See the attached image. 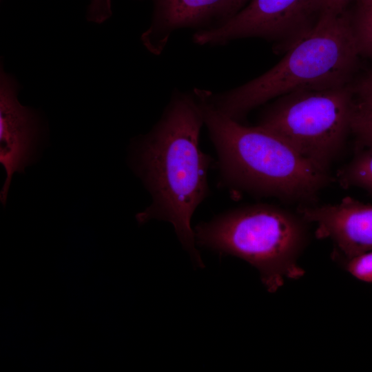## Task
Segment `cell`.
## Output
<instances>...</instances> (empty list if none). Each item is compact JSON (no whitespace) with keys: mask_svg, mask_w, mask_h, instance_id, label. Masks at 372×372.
Listing matches in <instances>:
<instances>
[{"mask_svg":"<svg viewBox=\"0 0 372 372\" xmlns=\"http://www.w3.org/2000/svg\"><path fill=\"white\" fill-rule=\"evenodd\" d=\"M204 121L192 92L175 89L161 118L136 141L133 165L152 197L136 215L139 225L152 219L170 223L183 248L200 267L192 217L209 192L208 171L213 159L199 146Z\"/></svg>","mask_w":372,"mask_h":372,"instance_id":"obj_1","label":"cell"},{"mask_svg":"<svg viewBox=\"0 0 372 372\" xmlns=\"http://www.w3.org/2000/svg\"><path fill=\"white\" fill-rule=\"evenodd\" d=\"M204 125L215 147L220 184L229 189L313 204L331 180L328 170L259 125L246 126L218 110L194 88Z\"/></svg>","mask_w":372,"mask_h":372,"instance_id":"obj_2","label":"cell"},{"mask_svg":"<svg viewBox=\"0 0 372 372\" xmlns=\"http://www.w3.org/2000/svg\"><path fill=\"white\" fill-rule=\"evenodd\" d=\"M359 56L346 12H322L313 28L265 73L227 91H203L218 110L240 122L254 108L291 92L349 84Z\"/></svg>","mask_w":372,"mask_h":372,"instance_id":"obj_3","label":"cell"},{"mask_svg":"<svg viewBox=\"0 0 372 372\" xmlns=\"http://www.w3.org/2000/svg\"><path fill=\"white\" fill-rule=\"evenodd\" d=\"M305 223L299 214L278 206L256 204L200 223L194 233L198 246L256 267L265 287L273 293L285 279L304 275L297 260L307 241Z\"/></svg>","mask_w":372,"mask_h":372,"instance_id":"obj_4","label":"cell"},{"mask_svg":"<svg viewBox=\"0 0 372 372\" xmlns=\"http://www.w3.org/2000/svg\"><path fill=\"white\" fill-rule=\"evenodd\" d=\"M354 112L349 84L299 89L278 97L264 111L258 125L282 137L306 158L328 170L351 132Z\"/></svg>","mask_w":372,"mask_h":372,"instance_id":"obj_5","label":"cell"},{"mask_svg":"<svg viewBox=\"0 0 372 372\" xmlns=\"http://www.w3.org/2000/svg\"><path fill=\"white\" fill-rule=\"evenodd\" d=\"M321 14V0H250L221 25L196 31L192 41L216 46L256 37L276 42V52L287 50L313 28Z\"/></svg>","mask_w":372,"mask_h":372,"instance_id":"obj_6","label":"cell"},{"mask_svg":"<svg viewBox=\"0 0 372 372\" xmlns=\"http://www.w3.org/2000/svg\"><path fill=\"white\" fill-rule=\"evenodd\" d=\"M0 76V162L6 172L0 198L5 205L13 173H23L31 163L40 124L37 112L18 101L19 84L2 65Z\"/></svg>","mask_w":372,"mask_h":372,"instance_id":"obj_7","label":"cell"},{"mask_svg":"<svg viewBox=\"0 0 372 372\" xmlns=\"http://www.w3.org/2000/svg\"><path fill=\"white\" fill-rule=\"evenodd\" d=\"M298 213L316 225L318 238L334 242L342 258L372 250V205L346 197L335 204L300 205Z\"/></svg>","mask_w":372,"mask_h":372,"instance_id":"obj_8","label":"cell"},{"mask_svg":"<svg viewBox=\"0 0 372 372\" xmlns=\"http://www.w3.org/2000/svg\"><path fill=\"white\" fill-rule=\"evenodd\" d=\"M151 23L141 40L146 49L160 55L177 30L218 27L234 15L235 0H151Z\"/></svg>","mask_w":372,"mask_h":372,"instance_id":"obj_9","label":"cell"},{"mask_svg":"<svg viewBox=\"0 0 372 372\" xmlns=\"http://www.w3.org/2000/svg\"><path fill=\"white\" fill-rule=\"evenodd\" d=\"M337 174V180L345 188L358 187L372 194V146L364 147Z\"/></svg>","mask_w":372,"mask_h":372,"instance_id":"obj_10","label":"cell"},{"mask_svg":"<svg viewBox=\"0 0 372 372\" xmlns=\"http://www.w3.org/2000/svg\"><path fill=\"white\" fill-rule=\"evenodd\" d=\"M351 23L360 55L372 59V3L360 5Z\"/></svg>","mask_w":372,"mask_h":372,"instance_id":"obj_11","label":"cell"},{"mask_svg":"<svg viewBox=\"0 0 372 372\" xmlns=\"http://www.w3.org/2000/svg\"><path fill=\"white\" fill-rule=\"evenodd\" d=\"M352 88L355 112L372 116V70Z\"/></svg>","mask_w":372,"mask_h":372,"instance_id":"obj_12","label":"cell"},{"mask_svg":"<svg viewBox=\"0 0 372 372\" xmlns=\"http://www.w3.org/2000/svg\"><path fill=\"white\" fill-rule=\"evenodd\" d=\"M346 271L356 279L372 283V250L349 258H343Z\"/></svg>","mask_w":372,"mask_h":372,"instance_id":"obj_13","label":"cell"},{"mask_svg":"<svg viewBox=\"0 0 372 372\" xmlns=\"http://www.w3.org/2000/svg\"><path fill=\"white\" fill-rule=\"evenodd\" d=\"M351 132L362 147L372 146V116L354 112Z\"/></svg>","mask_w":372,"mask_h":372,"instance_id":"obj_14","label":"cell"},{"mask_svg":"<svg viewBox=\"0 0 372 372\" xmlns=\"http://www.w3.org/2000/svg\"><path fill=\"white\" fill-rule=\"evenodd\" d=\"M112 14L111 0H91L86 17L89 21L101 23L109 19Z\"/></svg>","mask_w":372,"mask_h":372,"instance_id":"obj_15","label":"cell"},{"mask_svg":"<svg viewBox=\"0 0 372 372\" xmlns=\"http://www.w3.org/2000/svg\"><path fill=\"white\" fill-rule=\"evenodd\" d=\"M350 0H321L322 13L330 12L342 14L345 12V8Z\"/></svg>","mask_w":372,"mask_h":372,"instance_id":"obj_16","label":"cell"},{"mask_svg":"<svg viewBox=\"0 0 372 372\" xmlns=\"http://www.w3.org/2000/svg\"><path fill=\"white\" fill-rule=\"evenodd\" d=\"M249 1L250 0H235L234 6V15L236 14L238 11H240L242 8H244Z\"/></svg>","mask_w":372,"mask_h":372,"instance_id":"obj_17","label":"cell"},{"mask_svg":"<svg viewBox=\"0 0 372 372\" xmlns=\"http://www.w3.org/2000/svg\"><path fill=\"white\" fill-rule=\"evenodd\" d=\"M360 5H366L372 3V0H358Z\"/></svg>","mask_w":372,"mask_h":372,"instance_id":"obj_18","label":"cell"}]
</instances>
